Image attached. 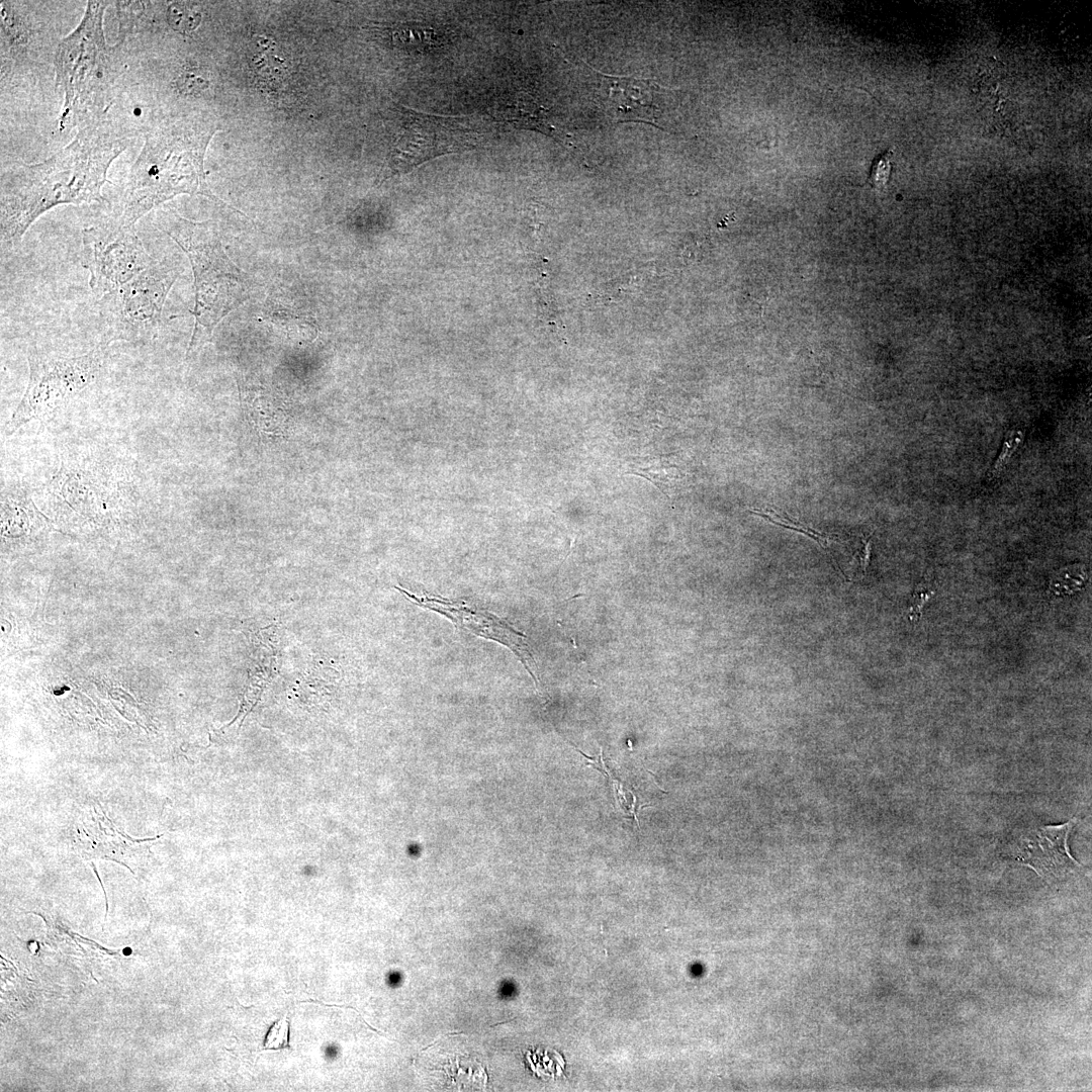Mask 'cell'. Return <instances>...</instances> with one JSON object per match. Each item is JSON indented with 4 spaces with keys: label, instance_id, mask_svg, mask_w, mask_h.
I'll return each instance as SVG.
<instances>
[{
    "label": "cell",
    "instance_id": "6",
    "mask_svg": "<svg viewBox=\"0 0 1092 1092\" xmlns=\"http://www.w3.org/2000/svg\"><path fill=\"white\" fill-rule=\"evenodd\" d=\"M155 262L134 225L118 216L82 232V264L89 271V286L98 298L121 287Z\"/></svg>",
    "mask_w": 1092,
    "mask_h": 1092
},
{
    "label": "cell",
    "instance_id": "14",
    "mask_svg": "<svg viewBox=\"0 0 1092 1092\" xmlns=\"http://www.w3.org/2000/svg\"><path fill=\"white\" fill-rule=\"evenodd\" d=\"M169 18L171 24L181 31L194 29L200 22V13L193 6L185 3H174L170 7Z\"/></svg>",
    "mask_w": 1092,
    "mask_h": 1092
},
{
    "label": "cell",
    "instance_id": "5",
    "mask_svg": "<svg viewBox=\"0 0 1092 1092\" xmlns=\"http://www.w3.org/2000/svg\"><path fill=\"white\" fill-rule=\"evenodd\" d=\"M179 271L164 259L99 298L101 325L109 342H148L157 337L162 311Z\"/></svg>",
    "mask_w": 1092,
    "mask_h": 1092
},
{
    "label": "cell",
    "instance_id": "12",
    "mask_svg": "<svg viewBox=\"0 0 1092 1092\" xmlns=\"http://www.w3.org/2000/svg\"><path fill=\"white\" fill-rule=\"evenodd\" d=\"M497 116L517 127L540 131L561 140L559 130L551 123L549 111L527 93H518L510 102L500 105Z\"/></svg>",
    "mask_w": 1092,
    "mask_h": 1092
},
{
    "label": "cell",
    "instance_id": "15",
    "mask_svg": "<svg viewBox=\"0 0 1092 1092\" xmlns=\"http://www.w3.org/2000/svg\"><path fill=\"white\" fill-rule=\"evenodd\" d=\"M1085 579L1086 574L1082 571L1081 567L1065 569L1052 580L1051 590L1055 595L1060 593H1071L1073 589H1079Z\"/></svg>",
    "mask_w": 1092,
    "mask_h": 1092
},
{
    "label": "cell",
    "instance_id": "10",
    "mask_svg": "<svg viewBox=\"0 0 1092 1092\" xmlns=\"http://www.w3.org/2000/svg\"><path fill=\"white\" fill-rule=\"evenodd\" d=\"M1075 822L1073 819L1065 824L1026 831L1014 844L1016 858L1048 877H1057L1073 866L1078 867L1068 846V837Z\"/></svg>",
    "mask_w": 1092,
    "mask_h": 1092
},
{
    "label": "cell",
    "instance_id": "3",
    "mask_svg": "<svg viewBox=\"0 0 1092 1092\" xmlns=\"http://www.w3.org/2000/svg\"><path fill=\"white\" fill-rule=\"evenodd\" d=\"M104 1H89L82 20L64 37L55 56L57 86L64 92L61 130L104 108L119 74L116 48L107 46L103 30Z\"/></svg>",
    "mask_w": 1092,
    "mask_h": 1092
},
{
    "label": "cell",
    "instance_id": "4",
    "mask_svg": "<svg viewBox=\"0 0 1092 1092\" xmlns=\"http://www.w3.org/2000/svg\"><path fill=\"white\" fill-rule=\"evenodd\" d=\"M161 229L187 255L194 276L195 325L186 355L210 342L218 323L248 297L247 276L226 255L219 238L206 224L171 212Z\"/></svg>",
    "mask_w": 1092,
    "mask_h": 1092
},
{
    "label": "cell",
    "instance_id": "13",
    "mask_svg": "<svg viewBox=\"0 0 1092 1092\" xmlns=\"http://www.w3.org/2000/svg\"><path fill=\"white\" fill-rule=\"evenodd\" d=\"M749 511L752 514L757 515V516L765 519L769 523H772L775 525L784 527L786 529H790V530L799 532L801 534H804L805 536L813 539L822 548H824L826 550L829 549L831 543L834 542V540L831 539L825 533H822V532H820V531H818V530H816V529H814L812 527H809V526H807V525H805L803 523L794 521V520L788 518V517L781 516V515L777 514L776 512H774L772 510L749 509Z\"/></svg>",
    "mask_w": 1092,
    "mask_h": 1092
},
{
    "label": "cell",
    "instance_id": "11",
    "mask_svg": "<svg viewBox=\"0 0 1092 1092\" xmlns=\"http://www.w3.org/2000/svg\"><path fill=\"white\" fill-rule=\"evenodd\" d=\"M600 75L608 89L605 106L615 121H640L658 126V108L654 101L659 89L657 83L650 79Z\"/></svg>",
    "mask_w": 1092,
    "mask_h": 1092
},
{
    "label": "cell",
    "instance_id": "18",
    "mask_svg": "<svg viewBox=\"0 0 1092 1092\" xmlns=\"http://www.w3.org/2000/svg\"><path fill=\"white\" fill-rule=\"evenodd\" d=\"M891 158L892 152L887 151L874 161L869 179L874 187L883 188L886 186L891 173Z\"/></svg>",
    "mask_w": 1092,
    "mask_h": 1092
},
{
    "label": "cell",
    "instance_id": "19",
    "mask_svg": "<svg viewBox=\"0 0 1092 1092\" xmlns=\"http://www.w3.org/2000/svg\"><path fill=\"white\" fill-rule=\"evenodd\" d=\"M871 545H872L871 537L863 539L861 549L859 551H857L856 554H855V555H858V564H859V570H860L861 575L866 574L867 567H868V565L870 563L871 550H872Z\"/></svg>",
    "mask_w": 1092,
    "mask_h": 1092
},
{
    "label": "cell",
    "instance_id": "1",
    "mask_svg": "<svg viewBox=\"0 0 1092 1092\" xmlns=\"http://www.w3.org/2000/svg\"><path fill=\"white\" fill-rule=\"evenodd\" d=\"M126 146L125 135L90 125L51 158L3 172L2 251L18 245L29 226L53 207L101 201L108 168Z\"/></svg>",
    "mask_w": 1092,
    "mask_h": 1092
},
{
    "label": "cell",
    "instance_id": "2",
    "mask_svg": "<svg viewBox=\"0 0 1092 1092\" xmlns=\"http://www.w3.org/2000/svg\"><path fill=\"white\" fill-rule=\"evenodd\" d=\"M216 129L196 122L176 121L152 127L124 185L118 218L128 225L180 194L211 193L203 161Z\"/></svg>",
    "mask_w": 1092,
    "mask_h": 1092
},
{
    "label": "cell",
    "instance_id": "7",
    "mask_svg": "<svg viewBox=\"0 0 1092 1092\" xmlns=\"http://www.w3.org/2000/svg\"><path fill=\"white\" fill-rule=\"evenodd\" d=\"M29 380L23 397L6 429L14 432L32 418L44 416L91 384L101 367V356L91 352L77 357H48L30 350Z\"/></svg>",
    "mask_w": 1092,
    "mask_h": 1092
},
{
    "label": "cell",
    "instance_id": "9",
    "mask_svg": "<svg viewBox=\"0 0 1092 1092\" xmlns=\"http://www.w3.org/2000/svg\"><path fill=\"white\" fill-rule=\"evenodd\" d=\"M395 588L413 604L445 616L457 628L468 630L477 636L493 640L510 648L524 664L537 689V664L524 633L516 630L495 615L482 609L472 608V606L462 601H451L440 596L427 594L424 597H418L404 588L398 586H395Z\"/></svg>",
    "mask_w": 1092,
    "mask_h": 1092
},
{
    "label": "cell",
    "instance_id": "16",
    "mask_svg": "<svg viewBox=\"0 0 1092 1092\" xmlns=\"http://www.w3.org/2000/svg\"><path fill=\"white\" fill-rule=\"evenodd\" d=\"M935 594V583L923 580L914 589L912 603L908 610V618L911 622H917L921 616L924 605Z\"/></svg>",
    "mask_w": 1092,
    "mask_h": 1092
},
{
    "label": "cell",
    "instance_id": "8",
    "mask_svg": "<svg viewBox=\"0 0 1092 1092\" xmlns=\"http://www.w3.org/2000/svg\"><path fill=\"white\" fill-rule=\"evenodd\" d=\"M404 109L403 129L390 154L393 173L408 171L439 156L473 149L482 138L483 133L467 118Z\"/></svg>",
    "mask_w": 1092,
    "mask_h": 1092
},
{
    "label": "cell",
    "instance_id": "17",
    "mask_svg": "<svg viewBox=\"0 0 1092 1092\" xmlns=\"http://www.w3.org/2000/svg\"><path fill=\"white\" fill-rule=\"evenodd\" d=\"M263 1045L265 1050L289 1048V1021L285 1017L271 1025Z\"/></svg>",
    "mask_w": 1092,
    "mask_h": 1092
}]
</instances>
